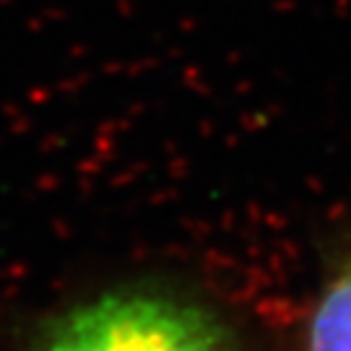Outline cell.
I'll return each mask as SVG.
<instances>
[{
	"label": "cell",
	"instance_id": "6da1fadb",
	"mask_svg": "<svg viewBox=\"0 0 351 351\" xmlns=\"http://www.w3.org/2000/svg\"><path fill=\"white\" fill-rule=\"evenodd\" d=\"M24 351H250L216 304L164 281L117 284L45 315Z\"/></svg>",
	"mask_w": 351,
	"mask_h": 351
},
{
	"label": "cell",
	"instance_id": "7a4b0ae2",
	"mask_svg": "<svg viewBox=\"0 0 351 351\" xmlns=\"http://www.w3.org/2000/svg\"><path fill=\"white\" fill-rule=\"evenodd\" d=\"M304 351H351V242L326 261L304 326Z\"/></svg>",
	"mask_w": 351,
	"mask_h": 351
}]
</instances>
